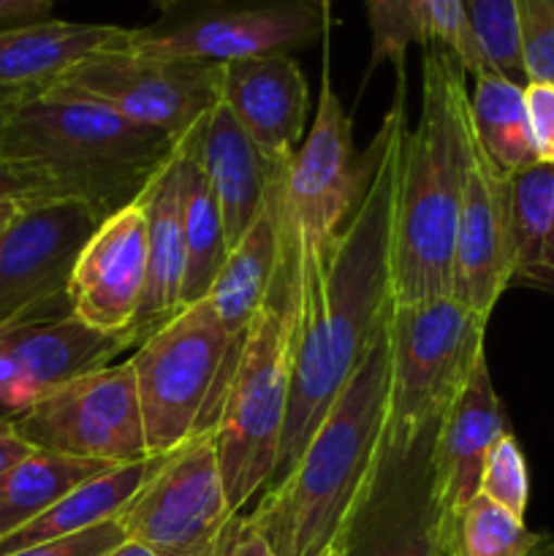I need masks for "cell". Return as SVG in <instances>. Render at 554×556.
<instances>
[{"mask_svg":"<svg viewBox=\"0 0 554 556\" xmlns=\"http://www.w3.org/2000/svg\"><path fill=\"white\" fill-rule=\"evenodd\" d=\"M394 106L364 150L367 177L351 215L318 253L299 250L302 304L293 342L291 402L282 427L272 483L280 481L369 345L389 320L391 299V226H394L396 166L405 134L402 76H396ZM299 244V242H297Z\"/></svg>","mask_w":554,"mask_h":556,"instance_id":"6da1fadb","label":"cell"},{"mask_svg":"<svg viewBox=\"0 0 554 556\" xmlns=\"http://www.w3.org/2000/svg\"><path fill=\"white\" fill-rule=\"evenodd\" d=\"M467 71L451 49L424 47L421 112L402 134L391 226L394 304L449 296L454 239L470 163Z\"/></svg>","mask_w":554,"mask_h":556,"instance_id":"7a4b0ae2","label":"cell"},{"mask_svg":"<svg viewBox=\"0 0 554 556\" xmlns=\"http://www.w3.org/2000/svg\"><path fill=\"white\" fill-rule=\"evenodd\" d=\"M386 326L291 470L264 489V497L248 516V525L269 543L272 556L326 552L340 541L348 519L373 486L383 456L389 402Z\"/></svg>","mask_w":554,"mask_h":556,"instance_id":"3957f363","label":"cell"},{"mask_svg":"<svg viewBox=\"0 0 554 556\" xmlns=\"http://www.w3.org/2000/svg\"><path fill=\"white\" fill-rule=\"evenodd\" d=\"M179 141L65 85L27 96L0 134V155L41 174L58 199L106 220L134 204Z\"/></svg>","mask_w":554,"mask_h":556,"instance_id":"277c9868","label":"cell"},{"mask_svg":"<svg viewBox=\"0 0 554 556\" xmlns=\"http://www.w3.org/2000/svg\"><path fill=\"white\" fill-rule=\"evenodd\" d=\"M299 304H302L299 244L282 210V248L277 271L264 304L255 309L244 331L231 386L215 424L217 456H221L223 481L234 514H239L255 497V492L266 489L275 472L288 402H291Z\"/></svg>","mask_w":554,"mask_h":556,"instance_id":"5b68a950","label":"cell"},{"mask_svg":"<svg viewBox=\"0 0 554 556\" xmlns=\"http://www.w3.org/2000/svg\"><path fill=\"white\" fill-rule=\"evenodd\" d=\"M239 345L242 340L223 329L210 299H201L136 348L128 362L150 459L172 454L196 434L215 432Z\"/></svg>","mask_w":554,"mask_h":556,"instance_id":"8992f818","label":"cell"},{"mask_svg":"<svg viewBox=\"0 0 554 556\" xmlns=\"http://www.w3.org/2000/svg\"><path fill=\"white\" fill-rule=\"evenodd\" d=\"M483 331L487 320L454 296L391 307L383 456H405L435 438L483 358Z\"/></svg>","mask_w":554,"mask_h":556,"instance_id":"52a82bcc","label":"cell"},{"mask_svg":"<svg viewBox=\"0 0 554 556\" xmlns=\"http://www.w3.org/2000/svg\"><path fill=\"white\" fill-rule=\"evenodd\" d=\"M125 538L168 556H206L237 521L223 481L215 432L155 459V467L117 516Z\"/></svg>","mask_w":554,"mask_h":556,"instance_id":"ba28073f","label":"cell"},{"mask_svg":"<svg viewBox=\"0 0 554 556\" xmlns=\"http://www.w3.org/2000/svg\"><path fill=\"white\" fill-rule=\"evenodd\" d=\"M14 427L38 451L106 465L150 459L130 362L49 391L14 418Z\"/></svg>","mask_w":554,"mask_h":556,"instance_id":"9c48e42d","label":"cell"},{"mask_svg":"<svg viewBox=\"0 0 554 556\" xmlns=\"http://www.w3.org/2000/svg\"><path fill=\"white\" fill-rule=\"evenodd\" d=\"M58 85L87 92L123 117L182 141L221 103L223 65L119 49L85 60Z\"/></svg>","mask_w":554,"mask_h":556,"instance_id":"30bf717a","label":"cell"},{"mask_svg":"<svg viewBox=\"0 0 554 556\" xmlns=\"http://www.w3.org/2000/svg\"><path fill=\"white\" fill-rule=\"evenodd\" d=\"M96 215L71 199L25 206L0 233V329L71 313L68 280Z\"/></svg>","mask_w":554,"mask_h":556,"instance_id":"8fae6325","label":"cell"},{"mask_svg":"<svg viewBox=\"0 0 554 556\" xmlns=\"http://www.w3.org/2000/svg\"><path fill=\"white\" fill-rule=\"evenodd\" d=\"M351 128L326 65L307 139L280 174L282 210L302 253H318L331 242L364 188L367 161L356 152Z\"/></svg>","mask_w":554,"mask_h":556,"instance_id":"7c38bea8","label":"cell"},{"mask_svg":"<svg viewBox=\"0 0 554 556\" xmlns=\"http://www.w3.org/2000/svg\"><path fill=\"white\" fill-rule=\"evenodd\" d=\"M435 438L405 456H380L373 486L340 535L345 556H435L445 546V519L435 497Z\"/></svg>","mask_w":554,"mask_h":556,"instance_id":"4fadbf2b","label":"cell"},{"mask_svg":"<svg viewBox=\"0 0 554 556\" xmlns=\"http://www.w3.org/2000/svg\"><path fill=\"white\" fill-rule=\"evenodd\" d=\"M125 345L74 313L20 320L0 329V418L14 421L41 396L109 367Z\"/></svg>","mask_w":554,"mask_h":556,"instance_id":"5bb4252c","label":"cell"},{"mask_svg":"<svg viewBox=\"0 0 554 556\" xmlns=\"http://www.w3.org/2000/svg\"><path fill=\"white\" fill-rule=\"evenodd\" d=\"M150 226L139 199L98 223L68 280L71 313L92 329L123 340L139 315L147 288Z\"/></svg>","mask_w":554,"mask_h":556,"instance_id":"9a60e30c","label":"cell"},{"mask_svg":"<svg viewBox=\"0 0 554 556\" xmlns=\"http://www.w3.org/2000/svg\"><path fill=\"white\" fill-rule=\"evenodd\" d=\"M511 179L481 155L473 139L456 223L449 296L489 324L494 304L500 302L505 288H511Z\"/></svg>","mask_w":554,"mask_h":556,"instance_id":"2e32d148","label":"cell"},{"mask_svg":"<svg viewBox=\"0 0 554 556\" xmlns=\"http://www.w3.org/2000/svg\"><path fill=\"white\" fill-rule=\"evenodd\" d=\"M315 36L318 22L302 9H242L199 16L166 30H134L125 49L152 58L228 65L266 54H288Z\"/></svg>","mask_w":554,"mask_h":556,"instance_id":"e0dca14e","label":"cell"},{"mask_svg":"<svg viewBox=\"0 0 554 556\" xmlns=\"http://www.w3.org/2000/svg\"><path fill=\"white\" fill-rule=\"evenodd\" d=\"M221 103L272 168H286L299 150L307 117V79L291 54L223 65Z\"/></svg>","mask_w":554,"mask_h":556,"instance_id":"ac0fdd59","label":"cell"},{"mask_svg":"<svg viewBox=\"0 0 554 556\" xmlns=\"http://www.w3.org/2000/svg\"><path fill=\"white\" fill-rule=\"evenodd\" d=\"M503 434V405L494 394L487 356H483L435 432V497L443 510L445 525L478 497L483 462Z\"/></svg>","mask_w":554,"mask_h":556,"instance_id":"d6986e66","label":"cell"},{"mask_svg":"<svg viewBox=\"0 0 554 556\" xmlns=\"http://www.w3.org/2000/svg\"><path fill=\"white\" fill-rule=\"evenodd\" d=\"M182 144L215 193L231 250L266 206L277 168L264 161L223 103L201 117Z\"/></svg>","mask_w":554,"mask_h":556,"instance_id":"ffe728a7","label":"cell"},{"mask_svg":"<svg viewBox=\"0 0 554 556\" xmlns=\"http://www.w3.org/2000/svg\"><path fill=\"white\" fill-rule=\"evenodd\" d=\"M134 27L41 20L0 30V90L33 96L103 52L128 47Z\"/></svg>","mask_w":554,"mask_h":556,"instance_id":"44dd1931","label":"cell"},{"mask_svg":"<svg viewBox=\"0 0 554 556\" xmlns=\"http://www.w3.org/2000/svg\"><path fill=\"white\" fill-rule=\"evenodd\" d=\"M150 226L147 288L139 315L128 334V348H139L152 331L182 309L185 242H182V147L161 166L141 193Z\"/></svg>","mask_w":554,"mask_h":556,"instance_id":"7402d4cb","label":"cell"},{"mask_svg":"<svg viewBox=\"0 0 554 556\" xmlns=\"http://www.w3.org/2000/svg\"><path fill=\"white\" fill-rule=\"evenodd\" d=\"M280 172L282 168H277L266 206L255 217L253 226L242 233V239L228 250L210 293L204 296L210 299L223 329L234 340L244 337L255 309L264 304L272 277L277 271V258H280L282 248Z\"/></svg>","mask_w":554,"mask_h":556,"instance_id":"603a6c76","label":"cell"},{"mask_svg":"<svg viewBox=\"0 0 554 556\" xmlns=\"http://www.w3.org/2000/svg\"><path fill=\"white\" fill-rule=\"evenodd\" d=\"M155 467V459L130 462V465H114L98 476L87 478L76 489H71L60 503H54L47 514L33 519L22 530L0 538V556L22 552L36 543L54 541V538L76 535L90 527L103 525V521L117 519L119 510L134 500L141 483Z\"/></svg>","mask_w":554,"mask_h":556,"instance_id":"cb8c5ba5","label":"cell"},{"mask_svg":"<svg viewBox=\"0 0 554 556\" xmlns=\"http://www.w3.org/2000/svg\"><path fill=\"white\" fill-rule=\"evenodd\" d=\"M511 286L554 293V163L511 177Z\"/></svg>","mask_w":554,"mask_h":556,"instance_id":"d4e9b609","label":"cell"},{"mask_svg":"<svg viewBox=\"0 0 554 556\" xmlns=\"http://www.w3.org/2000/svg\"><path fill=\"white\" fill-rule=\"evenodd\" d=\"M470 128L481 155L503 177H516L536 166L530 128H527L525 87L505 79L498 71H481L473 76Z\"/></svg>","mask_w":554,"mask_h":556,"instance_id":"484cf974","label":"cell"},{"mask_svg":"<svg viewBox=\"0 0 554 556\" xmlns=\"http://www.w3.org/2000/svg\"><path fill=\"white\" fill-rule=\"evenodd\" d=\"M109 467L114 465L36 448L27 459L0 476V538L30 525L60 503L71 489Z\"/></svg>","mask_w":554,"mask_h":556,"instance_id":"4316f807","label":"cell"},{"mask_svg":"<svg viewBox=\"0 0 554 556\" xmlns=\"http://www.w3.org/2000/svg\"><path fill=\"white\" fill-rule=\"evenodd\" d=\"M182 147V242H185V282L182 307L201 302L210 293L223 261H226V228L221 206L210 182Z\"/></svg>","mask_w":554,"mask_h":556,"instance_id":"83f0119b","label":"cell"},{"mask_svg":"<svg viewBox=\"0 0 554 556\" xmlns=\"http://www.w3.org/2000/svg\"><path fill=\"white\" fill-rule=\"evenodd\" d=\"M546 541V535L527 530L525 519H516L478 494L445 525L443 552L449 556H532Z\"/></svg>","mask_w":554,"mask_h":556,"instance_id":"f1b7e54d","label":"cell"},{"mask_svg":"<svg viewBox=\"0 0 554 556\" xmlns=\"http://www.w3.org/2000/svg\"><path fill=\"white\" fill-rule=\"evenodd\" d=\"M369 30H373V58L369 68L391 63L396 76L405 71L407 47L435 43V9L438 0H364Z\"/></svg>","mask_w":554,"mask_h":556,"instance_id":"f546056e","label":"cell"},{"mask_svg":"<svg viewBox=\"0 0 554 556\" xmlns=\"http://www.w3.org/2000/svg\"><path fill=\"white\" fill-rule=\"evenodd\" d=\"M465 11L489 71H498L505 79L525 87L516 0H465Z\"/></svg>","mask_w":554,"mask_h":556,"instance_id":"4dcf8cb0","label":"cell"},{"mask_svg":"<svg viewBox=\"0 0 554 556\" xmlns=\"http://www.w3.org/2000/svg\"><path fill=\"white\" fill-rule=\"evenodd\" d=\"M478 494L514 514L516 519H525L527 500H530V478H527L525 454H521L519 443L511 432H505L489 451Z\"/></svg>","mask_w":554,"mask_h":556,"instance_id":"1f68e13d","label":"cell"},{"mask_svg":"<svg viewBox=\"0 0 554 556\" xmlns=\"http://www.w3.org/2000/svg\"><path fill=\"white\" fill-rule=\"evenodd\" d=\"M527 81L554 85V0H516Z\"/></svg>","mask_w":554,"mask_h":556,"instance_id":"d6a6232c","label":"cell"},{"mask_svg":"<svg viewBox=\"0 0 554 556\" xmlns=\"http://www.w3.org/2000/svg\"><path fill=\"white\" fill-rule=\"evenodd\" d=\"M123 541H128V538H125L119 521L112 519L85 532H76V535L54 538V541L36 543V546H27L22 552L5 556H103Z\"/></svg>","mask_w":554,"mask_h":556,"instance_id":"836d02e7","label":"cell"},{"mask_svg":"<svg viewBox=\"0 0 554 556\" xmlns=\"http://www.w3.org/2000/svg\"><path fill=\"white\" fill-rule=\"evenodd\" d=\"M525 109L538 163H554V85L527 81Z\"/></svg>","mask_w":554,"mask_h":556,"instance_id":"e575fe53","label":"cell"},{"mask_svg":"<svg viewBox=\"0 0 554 556\" xmlns=\"http://www.w3.org/2000/svg\"><path fill=\"white\" fill-rule=\"evenodd\" d=\"M52 199H58V193L41 174L0 155V201H16V204L33 206Z\"/></svg>","mask_w":554,"mask_h":556,"instance_id":"d590c367","label":"cell"},{"mask_svg":"<svg viewBox=\"0 0 554 556\" xmlns=\"http://www.w3.org/2000/svg\"><path fill=\"white\" fill-rule=\"evenodd\" d=\"M52 0H0V30L49 20Z\"/></svg>","mask_w":554,"mask_h":556,"instance_id":"8d00e7d4","label":"cell"},{"mask_svg":"<svg viewBox=\"0 0 554 556\" xmlns=\"http://www.w3.org/2000/svg\"><path fill=\"white\" fill-rule=\"evenodd\" d=\"M33 451L36 448H33V445L27 443L20 432H16L14 421H9V418H0V476H3V472H9L14 465H20L22 459H27Z\"/></svg>","mask_w":554,"mask_h":556,"instance_id":"74e56055","label":"cell"},{"mask_svg":"<svg viewBox=\"0 0 554 556\" xmlns=\"http://www.w3.org/2000/svg\"><path fill=\"white\" fill-rule=\"evenodd\" d=\"M223 556H272V548L264 541V535L253 525H248V519H237L234 535Z\"/></svg>","mask_w":554,"mask_h":556,"instance_id":"f35d334b","label":"cell"},{"mask_svg":"<svg viewBox=\"0 0 554 556\" xmlns=\"http://www.w3.org/2000/svg\"><path fill=\"white\" fill-rule=\"evenodd\" d=\"M217 548V546H215ZM212 554V552H210ZM103 556H168L163 552H158V548L147 546V543H139V541H123L119 546H114L112 552H106Z\"/></svg>","mask_w":554,"mask_h":556,"instance_id":"ab89813d","label":"cell"},{"mask_svg":"<svg viewBox=\"0 0 554 556\" xmlns=\"http://www.w3.org/2000/svg\"><path fill=\"white\" fill-rule=\"evenodd\" d=\"M25 92H14V90H0V134H3L5 123L14 114V109L25 101Z\"/></svg>","mask_w":554,"mask_h":556,"instance_id":"60d3db41","label":"cell"},{"mask_svg":"<svg viewBox=\"0 0 554 556\" xmlns=\"http://www.w3.org/2000/svg\"><path fill=\"white\" fill-rule=\"evenodd\" d=\"M25 210V204H16V201H0V233L16 220V215Z\"/></svg>","mask_w":554,"mask_h":556,"instance_id":"b9f144b4","label":"cell"},{"mask_svg":"<svg viewBox=\"0 0 554 556\" xmlns=\"http://www.w3.org/2000/svg\"><path fill=\"white\" fill-rule=\"evenodd\" d=\"M234 527H237V521H234ZM234 527H231V530H228V535L223 538L221 543H217V548H215V552H212V554H206V556H223V554H226V548H228V541H231V535H234Z\"/></svg>","mask_w":554,"mask_h":556,"instance_id":"7bdbcfd3","label":"cell"},{"mask_svg":"<svg viewBox=\"0 0 554 556\" xmlns=\"http://www.w3.org/2000/svg\"><path fill=\"white\" fill-rule=\"evenodd\" d=\"M318 556H345V548H342L340 541H337V543H331V546L326 548V552H320Z\"/></svg>","mask_w":554,"mask_h":556,"instance_id":"ee69618b","label":"cell"},{"mask_svg":"<svg viewBox=\"0 0 554 556\" xmlns=\"http://www.w3.org/2000/svg\"><path fill=\"white\" fill-rule=\"evenodd\" d=\"M52 3H54V0H52ZM155 3L161 5V9H168V5H174V3H177V0H155Z\"/></svg>","mask_w":554,"mask_h":556,"instance_id":"f6af8a7d","label":"cell"},{"mask_svg":"<svg viewBox=\"0 0 554 556\" xmlns=\"http://www.w3.org/2000/svg\"><path fill=\"white\" fill-rule=\"evenodd\" d=\"M435 556H449V554H445V552H440V554H435Z\"/></svg>","mask_w":554,"mask_h":556,"instance_id":"bcb514c9","label":"cell"},{"mask_svg":"<svg viewBox=\"0 0 554 556\" xmlns=\"http://www.w3.org/2000/svg\"><path fill=\"white\" fill-rule=\"evenodd\" d=\"M324 3H326V0H324Z\"/></svg>","mask_w":554,"mask_h":556,"instance_id":"7dc6e473","label":"cell"}]
</instances>
